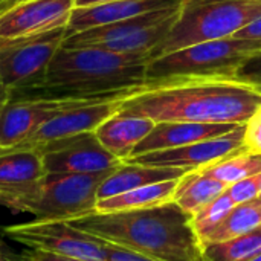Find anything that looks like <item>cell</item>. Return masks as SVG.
I'll return each instance as SVG.
<instances>
[{
    "label": "cell",
    "instance_id": "cell-1",
    "mask_svg": "<svg viewBox=\"0 0 261 261\" xmlns=\"http://www.w3.org/2000/svg\"><path fill=\"white\" fill-rule=\"evenodd\" d=\"M261 106V89L229 76H179L147 81L119 112L154 122L245 124Z\"/></svg>",
    "mask_w": 261,
    "mask_h": 261
},
{
    "label": "cell",
    "instance_id": "cell-2",
    "mask_svg": "<svg viewBox=\"0 0 261 261\" xmlns=\"http://www.w3.org/2000/svg\"><path fill=\"white\" fill-rule=\"evenodd\" d=\"M148 63L147 54L63 46L37 80L14 93L44 98H128L147 83Z\"/></svg>",
    "mask_w": 261,
    "mask_h": 261
},
{
    "label": "cell",
    "instance_id": "cell-3",
    "mask_svg": "<svg viewBox=\"0 0 261 261\" xmlns=\"http://www.w3.org/2000/svg\"><path fill=\"white\" fill-rule=\"evenodd\" d=\"M73 228L112 245L159 261H203L191 214L173 200L158 206L89 213L66 220Z\"/></svg>",
    "mask_w": 261,
    "mask_h": 261
},
{
    "label": "cell",
    "instance_id": "cell-4",
    "mask_svg": "<svg viewBox=\"0 0 261 261\" xmlns=\"http://www.w3.org/2000/svg\"><path fill=\"white\" fill-rule=\"evenodd\" d=\"M258 17L261 2L257 0H185L151 60L193 44L234 37Z\"/></svg>",
    "mask_w": 261,
    "mask_h": 261
},
{
    "label": "cell",
    "instance_id": "cell-5",
    "mask_svg": "<svg viewBox=\"0 0 261 261\" xmlns=\"http://www.w3.org/2000/svg\"><path fill=\"white\" fill-rule=\"evenodd\" d=\"M115 170L93 174H46L35 187L3 200L0 206L12 213L32 214L41 220L84 216L95 211L98 190Z\"/></svg>",
    "mask_w": 261,
    "mask_h": 261
},
{
    "label": "cell",
    "instance_id": "cell-6",
    "mask_svg": "<svg viewBox=\"0 0 261 261\" xmlns=\"http://www.w3.org/2000/svg\"><path fill=\"white\" fill-rule=\"evenodd\" d=\"M261 50V40L228 37L193 44L151 60L147 81L179 76H229Z\"/></svg>",
    "mask_w": 261,
    "mask_h": 261
},
{
    "label": "cell",
    "instance_id": "cell-7",
    "mask_svg": "<svg viewBox=\"0 0 261 261\" xmlns=\"http://www.w3.org/2000/svg\"><path fill=\"white\" fill-rule=\"evenodd\" d=\"M184 5V3H182ZM182 5L145 12L116 23L92 28L66 37L64 47H98L118 54L150 55L168 35Z\"/></svg>",
    "mask_w": 261,
    "mask_h": 261
},
{
    "label": "cell",
    "instance_id": "cell-8",
    "mask_svg": "<svg viewBox=\"0 0 261 261\" xmlns=\"http://www.w3.org/2000/svg\"><path fill=\"white\" fill-rule=\"evenodd\" d=\"M9 240L29 251L57 254L84 261H106V242L89 236L66 220L35 219L5 226L2 231Z\"/></svg>",
    "mask_w": 261,
    "mask_h": 261
},
{
    "label": "cell",
    "instance_id": "cell-9",
    "mask_svg": "<svg viewBox=\"0 0 261 261\" xmlns=\"http://www.w3.org/2000/svg\"><path fill=\"white\" fill-rule=\"evenodd\" d=\"M66 40V26L0 47V81L12 92L37 80Z\"/></svg>",
    "mask_w": 261,
    "mask_h": 261
},
{
    "label": "cell",
    "instance_id": "cell-10",
    "mask_svg": "<svg viewBox=\"0 0 261 261\" xmlns=\"http://www.w3.org/2000/svg\"><path fill=\"white\" fill-rule=\"evenodd\" d=\"M34 150L40 151L46 174H93L124 164L99 144L95 132L58 139Z\"/></svg>",
    "mask_w": 261,
    "mask_h": 261
},
{
    "label": "cell",
    "instance_id": "cell-11",
    "mask_svg": "<svg viewBox=\"0 0 261 261\" xmlns=\"http://www.w3.org/2000/svg\"><path fill=\"white\" fill-rule=\"evenodd\" d=\"M122 99V98H119ZM106 101L96 98H44L17 96L3 110L0 119V150L14 148L29 139L44 122L58 113L86 102Z\"/></svg>",
    "mask_w": 261,
    "mask_h": 261
},
{
    "label": "cell",
    "instance_id": "cell-12",
    "mask_svg": "<svg viewBox=\"0 0 261 261\" xmlns=\"http://www.w3.org/2000/svg\"><path fill=\"white\" fill-rule=\"evenodd\" d=\"M75 0H28L0 11V47L67 26Z\"/></svg>",
    "mask_w": 261,
    "mask_h": 261
},
{
    "label": "cell",
    "instance_id": "cell-13",
    "mask_svg": "<svg viewBox=\"0 0 261 261\" xmlns=\"http://www.w3.org/2000/svg\"><path fill=\"white\" fill-rule=\"evenodd\" d=\"M245 124L237 125L232 132L206 139L199 141L190 145L151 151L145 154H139L127 159V164H139L148 167H165V168H182L185 171L200 170L211 164H216L225 158L245 151Z\"/></svg>",
    "mask_w": 261,
    "mask_h": 261
},
{
    "label": "cell",
    "instance_id": "cell-14",
    "mask_svg": "<svg viewBox=\"0 0 261 261\" xmlns=\"http://www.w3.org/2000/svg\"><path fill=\"white\" fill-rule=\"evenodd\" d=\"M124 99L125 98L106 99L70 107L44 122L29 139L14 148H38L58 139H66L83 133H93L106 119L119 112Z\"/></svg>",
    "mask_w": 261,
    "mask_h": 261
},
{
    "label": "cell",
    "instance_id": "cell-15",
    "mask_svg": "<svg viewBox=\"0 0 261 261\" xmlns=\"http://www.w3.org/2000/svg\"><path fill=\"white\" fill-rule=\"evenodd\" d=\"M237 125L240 124L179 122V121L156 122L153 130L138 144V147L133 150L130 158L151 153V151L177 148V147L190 145L199 141L219 138L232 132Z\"/></svg>",
    "mask_w": 261,
    "mask_h": 261
},
{
    "label": "cell",
    "instance_id": "cell-16",
    "mask_svg": "<svg viewBox=\"0 0 261 261\" xmlns=\"http://www.w3.org/2000/svg\"><path fill=\"white\" fill-rule=\"evenodd\" d=\"M44 176L40 151L34 148L0 150V203L31 190Z\"/></svg>",
    "mask_w": 261,
    "mask_h": 261
},
{
    "label": "cell",
    "instance_id": "cell-17",
    "mask_svg": "<svg viewBox=\"0 0 261 261\" xmlns=\"http://www.w3.org/2000/svg\"><path fill=\"white\" fill-rule=\"evenodd\" d=\"M154 125L148 118L116 112L95 130V136L107 151L125 162Z\"/></svg>",
    "mask_w": 261,
    "mask_h": 261
},
{
    "label": "cell",
    "instance_id": "cell-18",
    "mask_svg": "<svg viewBox=\"0 0 261 261\" xmlns=\"http://www.w3.org/2000/svg\"><path fill=\"white\" fill-rule=\"evenodd\" d=\"M185 173L182 168H165V167H148L139 164L124 162L115 171H112L107 179L101 184L98 190V200L109 199L130 190L147 187L158 182L180 179Z\"/></svg>",
    "mask_w": 261,
    "mask_h": 261
},
{
    "label": "cell",
    "instance_id": "cell-19",
    "mask_svg": "<svg viewBox=\"0 0 261 261\" xmlns=\"http://www.w3.org/2000/svg\"><path fill=\"white\" fill-rule=\"evenodd\" d=\"M179 179L165 180L130 190L127 193L102 199L96 202V213H113V211H128V210H142L150 206H158L173 200Z\"/></svg>",
    "mask_w": 261,
    "mask_h": 261
},
{
    "label": "cell",
    "instance_id": "cell-20",
    "mask_svg": "<svg viewBox=\"0 0 261 261\" xmlns=\"http://www.w3.org/2000/svg\"><path fill=\"white\" fill-rule=\"evenodd\" d=\"M226 190V184L206 176L199 170L188 171L179 179L173 202L177 203L187 214H194L200 208L222 196Z\"/></svg>",
    "mask_w": 261,
    "mask_h": 261
},
{
    "label": "cell",
    "instance_id": "cell-21",
    "mask_svg": "<svg viewBox=\"0 0 261 261\" xmlns=\"http://www.w3.org/2000/svg\"><path fill=\"white\" fill-rule=\"evenodd\" d=\"M261 226V199L236 205L222 223L202 242V248L216 243H225Z\"/></svg>",
    "mask_w": 261,
    "mask_h": 261
},
{
    "label": "cell",
    "instance_id": "cell-22",
    "mask_svg": "<svg viewBox=\"0 0 261 261\" xmlns=\"http://www.w3.org/2000/svg\"><path fill=\"white\" fill-rule=\"evenodd\" d=\"M199 171L229 187L239 180L261 174V153H251L245 150L229 158H225L216 164L203 167Z\"/></svg>",
    "mask_w": 261,
    "mask_h": 261
},
{
    "label": "cell",
    "instance_id": "cell-23",
    "mask_svg": "<svg viewBox=\"0 0 261 261\" xmlns=\"http://www.w3.org/2000/svg\"><path fill=\"white\" fill-rule=\"evenodd\" d=\"M260 252L261 226L239 239L205 246L203 261H249Z\"/></svg>",
    "mask_w": 261,
    "mask_h": 261
},
{
    "label": "cell",
    "instance_id": "cell-24",
    "mask_svg": "<svg viewBox=\"0 0 261 261\" xmlns=\"http://www.w3.org/2000/svg\"><path fill=\"white\" fill-rule=\"evenodd\" d=\"M234 206H236L234 200L225 191L222 196L214 199L211 203L205 205L197 213L191 214V226H193V231L197 236L200 245L222 223V220L229 214V211Z\"/></svg>",
    "mask_w": 261,
    "mask_h": 261
},
{
    "label": "cell",
    "instance_id": "cell-25",
    "mask_svg": "<svg viewBox=\"0 0 261 261\" xmlns=\"http://www.w3.org/2000/svg\"><path fill=\"white\" fill-rule=\"evenodd\" d=\"M260 190L261 174H255V176H251L248 179H243V180H239V182L229 185L226 193L231 196L234 203L239 205V203H246V202L258 199Z\"/></svg>",
    "mask_w": 261,
    "mask_h": 261
},
{
    "label": "cell",
    "instance_id": "cell-26",
    "mask_svg": "<svg viewBox=\"0 0 261 261\" xmlns=\"http://www.w3.org/2000/svg\"><path fill=\"white\" fill-rule=\"evenodd\" d=\"M245 148L251 153H261V106L245 122Z\"/></svg>",
    "mask_w": 261,
    "mask_h": 261
},
{
    "label": "cell",
    "instance_id": "cell-27",
    "mask_svg": "<svg viewBox=\"0 0 261 261\" xmlns=\"http://www.w3.org/2000/svg\"><path fill=\"white\" fill-rule=\"evenodd\" d=\"M234 78L261 89V50L245 61V64L236 72Z\"/></svg>",
    "mask_w": 261,
    "mask_h": 261
},
{
    "label": "cell",
    "instance_id": "cell-28",
    "mask_svg": "<svg viewBox=\"0 0 261 261\" xmlns=\"http://www.w3.org/2000/svg\"><path fill=\"white\" fill-rule=\"evenodd\" d=\"M106 254H107V260L106 261H159L151 258V257L138 254L135 251L121 248L118 245L107 243V242H106Z\"/></svg>",
    "mask_w": 261,
    "mask_h": 261
},
{
    "label": "cell",
    "instance_id": "cell-29",
    "mask_svg": "<svg viewBox=\"0 0 261 261\" xmlns=\"http://www.w3.org/2000/svg\"><path fill=\"white\" fill-rule=\"evenodd\" d=\"M18 261H84L78 258H70V257H63L57 254H49V252H40V251H28L24 255L20 257Z\"/></svg>",
    "mask_w": 261,
    "mask_h": 261
},
{
    "label": "cell",
    "instance_id": "cell-30",
    "mask_svg": "<svg viewBox=\"0 0 261 261\" xmlns=\"http://www.w3.org/2000/svg\"><path fill=\"white\" fill-rule=\"evenodd\" d=\"M234 37H237V38H248V40H261V17H258L254 21H251L249 24H246Z\"/></svg>",
    "mask_w": 261,
    "mask_h": 261
},
{
    "label": "cell",
    "instance_id": "cell-31",
    "mask_svg": "<svg viewBox=\"0 0 261 261\" xmlns=\"http://www.w3.org/2000/svg\"><path fill=\"white\" fill-rule=\"evenodd\" d=\"M12 96H14V92H12L9 87H6V86L0 81V119H2V115H3L5 107H6L8 102L12 99Z\"/></svg>",
    "mask_w": 261,
    "mask_h": 261
},
{
    "label": "cell",
    "instance_id": "cell-32",
    "mask_svg": "<svg viewBox=\"0 0 261 261\" xmlns=\"http://www.w3.org/2000/svg\"><path fill=\"white\" fill-rule=\"evenodd\" d=\"M115 0H75V8H86V6H95V5H102Z\"/></svg>",
    "mask_w": 261,
    "mask_h": 261
},
{
    "label": "cell",
    "instance_id": "cell-33",
    "mask_svg": "<svg viewBox=\"0 0 261 261\" xmlns=\"http://www.w3.org/2000/svg\"><path fill=\"white\" fill-rule=\"evenodd\" d=\"M20 2H28V0H6L2 6H0V11H3L5 8L11 6V5H15V3H20Z\"/></svg>",
    "mask_w": 261,
    "mask_h": 261
},
{
    "label": "cell",
    "instance_id": "cell-34",
    "mask_svg": "<svg viewBox=\"0 0 261 261\" xmlns=\"http://www.w3.org/2000/svg\"><path fill=\"white\" fill-rule=\"evenodd\" d=\"M249 261H261V252L260 254H257L255 257H252V258H251Z\"/></svg>",
    "mask_w": 261,
    "mask_h": 261
},
{
    "label": "cell",
    "instance_id": "cell-35",
    "mask_svg": "<svg viewBox=\"0 0 261 261\" xmlns=\"http://www.w3.org/2000/svg\"><path fill=\"white\" fill-rule=\"evenodd\" d=\"M0 261H11V260H9V258H6V257H3V255H2V252H0Z\"/></svg>",
    "mask_w": 261,
    "mask_h": 261
},
{
    "label": "cell",
    "instance_id": "cell-36",
    "mask_svg": "<svg viewBox=\"0 0 261 261\" xmlns=\"http://www.w3.org/2000/svg\"><path fill=\"white\" fill-rule=\"evenodd\" d=\"M5 2H6V0H0V6H2V5H3Z\"/></svg>",
    "mask_w": 261,
    "mask_h": 261
},
{
    "label": "cell",
    "instance_id": "cell-37",
    "mask_svg": "<svg viewBox=\"0 0 261 261\" xmlns=\"http://www.w3.org/2000/svg\"><path fill=\"white\" fill-rule=\"evenodd\" d=\"M258 197H260V199H261V190H260V196H258Z\"/></svg>",
    "mask_w": 261,
    "mask_h": 261
},
{
    "label": "cell",
    "instance_id": "cell-38",
    "mask_svg": "<svg viewBox=\"0 0 261 261\" xmlns=\"http://www.w3.org/2000/svg\"><path fill=\"white\" fill-rule=\"evenodd\" d=\"M257 2H261V0H257Z\"/></svg>",
    "mask_w": 261,
    "mask_h": 261
}]
</instances>
